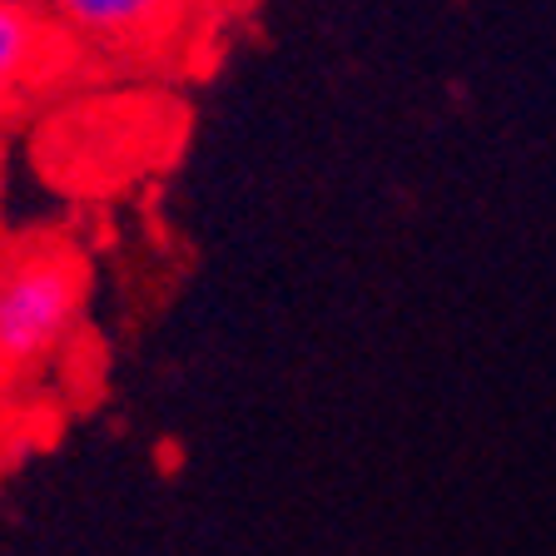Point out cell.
<instances>
[{
  "label": "cell",
  "instance_id": "obj_1",
  "mask_svg": "<svg viewBox=\"0 0 556 556\" xmlns=\"http://www.w3.org/2000/svg\"><path fill=\"white\" fill-rule=\"evenodd\" d=\"M90 264L70 243H30L0 264V382L50 368L85 324Z\"/></svg>",
  "mask_w": 556,
  "mask_h": 556
},
{
  "label": "cell",
  "instance_id": "obj_2",
  "mask_svg": "<svg viewBox=\"0 0 556 556\" xmlns=\"http://www.w3.org/2000/svg\"><path fill=\"white\" fill-rule=\"evenodd\" d=\"M199 0H46V15L75 50L110 60H154L185 35Z\"/></svg>",
  "mask_w": 556,
  "mask_h": 556
},
{
  "label": "cell",
  "instance_id": "obj_3",
  "mask_svg": "<svg viewBox=\"0 0 556 556\" xmlns=\"http://www.w3.org/2000/svg\"><path fill=\"white\" fill-rule=\"evenodd\" d=\"M70 50L75 46L55 30L46 5L0 0V110L50 85V75L70 60Z\"/></svg>",
  "mask_w": 556,
  "mask_h": 556
}]
</instances>
